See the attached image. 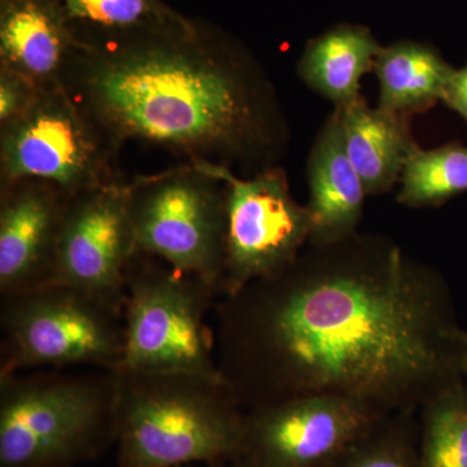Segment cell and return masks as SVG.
Wrapping results in <instances>:
<instances>
[{"instance_id": "1", "label": "cell", "mask_w": 467, "mask_h": 467, "mask_svg": "<svg viewBox=\"0 0 467 467\" xmlns=\"http://www.w3.org/2000/svg\"><path fill=\"white\" fill-rule=\"evenodd\" d=\"M434 276L380 239L312 245L216 306L217 365L245 410L308 396L413 414L448 387L462 340Z\"/></svg>"}, {"instance_id": "2", "label": "cell", "mask_w": 467, "mask_h": 467, "mask_svg": "<svg viewBox=\"0 0 467 467\" xmlns=\"http://www.w3.org/2000/svg\"><path fill=\"white\" fill-rule=\"evenodd\" d=\"M76 36L64 88L122 144L252 175L284 155L288 129L275 86L223 34L180 16Z\"/></svg>"}, {"instance_id": "3", "label": "cell", "mask_w": 467, "mask_h": 467, "mask_svg": "<svg viewBox=\"0 0 467 467\" xmlns=\"http://www.w3.org/2000/svg\"><path fill=\"white\" fill-rule=\"evenodd\" d=\"M245 409L220 376L116 370V467L236 462Z\"/></svg>"}, {"instance_id": "4", "label": "cell", "mask_w": 467, "mask_h": 467, "mask_svg": "<svg viewBox=\"0 0 467 467\" xmlns=\"http://www.w3.org/2000/svg\"><path fill=\"white\" fill-rule=\"evenodd\" d=\"M116 442V371L0 376V467H78Z\"/></svg>"}, {"instance_id": "5", "label": "cell", "mask_w": 467, "mask_h": 467, "mask_svg": "<svg viewBox=\"0 0 467 467\" xmlns=\"http://www.w3.org/2000/svg\"><path fill=\"white\" fill-rule=\"evenodd\" d=\"M0 333V376L82 367L116 371L124 362V312L69 285L2 297Z\"/></svg>"}, {"instance_id": "6", "label": "cell", "mask_w": 467, "mask_h": 467, "mask_svg": "<svg viewBox=\"0 0 467 467\" xmlns=\"http://www.w3.org/2000/svg\"><path fill=\"white\" fill-rule=\"evenodd\" d=\"M126 202L138 252L198 276L220 297L226 248L225 181L205 165L183 162L129 181Z\"/></svg>"}, {"instance_id": "7", "label": "cell", "mask_w": 467, "mask_h": 467, "mask_svg": "<svg viewBox=\"0 0 467 467\" xmlns=\"http://www.w3.org/2000/svg\"><path fill=\"white\" fill-rule=\"evenodd\" d=\"M217 299L198 276L138 252L126 272L121 368L221 377L216 333L208 325Z\"/></svg>"}, {"instance_id": "8", "label": "cell", "mask_w": 467, "mask_h": 467, "mask_svg": "<svg viewBox=\"0 0 467 467\" xmlns=\"http://www.w3.org/2000/svg\"><path fill=\"white\" fill-rule=\"evenodd\" d=\"M122 147L64 86L45 88L26 115L0 128V182L36 178L69 195L125 184Z\"/></svg>"}, {"instance_id": "9", "label": "cell", "mask_w": 467, "mask_h": 467, "mask_svg": "<svg viewBox=\"0 0 467 467\" xmlns=\"http://www.w3.org/2000/svg\"><path fill=\"white\" fill-rule=\"evenodd\" d=\"M205 167L227 187L221 299L294 263L310 242L312 217L306 205L295 201L287 174L278 165L250 178L238 177L232 169Z\"/></svg>"}, {"instance_id": "10", "label": "cell", "mask_w": 467, "mask_h": 467, "mask_svg": "<svg viewBox=\"0 0 467 467\" xmlns=\"http://www.w3.org/2000/svg\"><path fill=\"white\" fill-rule=\"evenodd\" d=\"M389 416L337 396H308L245 410L243 467H328Z\"/></svg>"}, {"instance_id": "11", "label": "cell", "mask_w": 467, "mask_h": 467, "mask_svg": "<svg viewBox=\"0 0 467 467\" xmlns=\"http://www.w3.org/2000/svg\"><path fill=\"white\" fill-rule=\"evenodd\" d=\"M126 186L99 187L69 195L52 281L88 292L121 312L126 272L138 254Z\"/></svg>"}, {"instance_id": "12", "label": "cell", "mask_w": 467, "mask_h": 467, "mask_svg": "<svg viewBox=\"0 0 467 467\" xmlns=\"http://www.w3.org/2000/svg\"><path fill=\"white\" fill-rule=\"evenodd\" d=\"M67 199L36 178L0 182V296L52 284Z\"/></svg>"}, {"instance_id": "13", "label": "cell", "mask_w": 467, "mask_h": 467, "mask_svg": "<svg viewBox=\"0 0 467 467\" xmlns=\"http://www.w3.org/2000/svg\"><path fill=\"white\" fill-rule=\"evenodd\" d=\"M78 38L58 0H0V67L39 88L64 86Z\"/></svg>"}, {"instance_id": "14", "label": "cell", "mask_w": 467, "mask_h": 467, "mask_svg": "<svg viewBox=\"0 0 467 467\" xmlns=\"http://www.w3.org/2000/svg\"><path fill=\"white\" fill-rule=\"evenodd\" d=\"M306 178L312 236L309 244H335L356 235L364 212V183L350 161L339 110L322 126L308 158Z\"/></svg>"}, {"instance_id": "15", "label": "cell", "mask_w": 467, "mask_h": 467, "mask_svg": "<svg viewBox=\"0 0 467 467\" xmlns=\"http://www.w3.org/2000/svg\"><path fill=\"white\" fill-rule=\"evenodd\" d=\"M339 110L344 142L368 196L391 190L400 181L402 168L417 149L409 117L368 107L359 97Z\"/></svg>"}, {"instance_id": "16", "label": "cell", "mask_w": 467, "mask_h": 467, "mask_svg": "<svg viewBox=\"0 0 467 467\" xmlns=\"http://www.w3.org/2000/svg\"><path fill=\"white\" fill-rule=\"evenodd\" d=\"M378 43L370 29L342 24L310 39L297 63V76L335 107L361 97V79L374 69Z\"/></svg>"}, {"instance_id": "17", "label": "cell", "mask_w": 467, "mask_h": 467, "mask_svg": "<svg viewBox=\"0 0 467 467\" xmlns=\"http://www.w3.org/2000/svg\"><path fill=\"white\" fill-rule=\"evenodd\" d=\"M373 72L379 82L378 109L410 119L441 100L454 67L431 46L401 41L380 47Z\"/></svg>"}, {"instance_id": "18", "label": "cell", "mask_w": 467, "mask_h": 467, "mask_svg": "<svg viewBox=\"0 0 467 467\" xmlns=\"http://www.w3.org/2000/svg\"><path fill=\"white\" fill-rule=\"evenodd\" d=\"M398 201L410 208L432 207L467 192V149L451 143L434 150L417 147L400 175Z\"/></svg>"}, {"instance_id": "19", "label": "cell", "mask_w": 467, "mask_h": 467, "mask_svg": "<svg viewBox=\"0 0 467 467\" xmlns=\"http://www.w3.org/2000/svg\"><path fill=\"white\" fill-rule=\"evenodd\" d=\"M420 467H467V393L448 386L423 407Z\"/></svg>"}, {"instance_id": "20", "label": "cell", "mask_w": 467, "mask_h": 467, "mask_svg": "<svg viewBox=\"0 0 467 467\" xmlns=\"http://www.w3.org/2000/svg\"><path fill=\"white\" fill-rule=\"evenodd\" d=\"M328 467H420V427L413 414L384 418Z\"/></svg>"}, {"instance_id": "21", "label": "cell", "mask_w": 467, "mask_h": 467, "mask_svg": "<svg viewBox=\"0 0 467 467\" xmlns=\"http://www.w3.org/2000/svg\"><path fill=\"white\" fill-rule=\"evenodd\" d=\"M67 20L85 33H117L174 20L181 15L161 0H58Z\"/></svg>"}, {"instance_id": "22", "label": "cell", "mask_w": 467, "mask_h": 467, "mask_svg": "<svg viewBox=\"0 0 467 467\" xmlns=\"http://www.w3.org/2000/svg\"><path fill=\"white\" fill-rule=\"evenodd\" d=\"M41 90L26 77L0 67V128L26 115Z\"/></svg>"}, {"instance_id": "23", "label": "cell", "mask_w": 467, "mask_h": 467, "mask_svg": "<svg viewBox=\"0 0 467 467\" xmlns=\"http://www.w3.org/2000/svg\"><path fill=\"white\" fill-rule=\"evenodd\" d=\"M441 101L467 119V64L461 69H454Z\"/></svg>"}, {"instance_id": "24", "label": "cell", "mask_w": 467, "mask_h": 467, "mask_svg": "<svg viewBox=\"0 0 467 467\" xmlns=\"http://www.w3.org/2000/svg\"><path fill=\"white\" fill-rule=\"evenodd\" d=\"M460 368L467 371V339H463L462 350H461Z\"/></svg>"}, {"instance_id": "25", "label": "cell", "mask_w": 467, "mask_h": 467, "mask_svg": "<svg viewBox=\"0 0 467 467\" xmlns=\"http://www.w3.org/2000/svg\"><path fill=\"white\" fill-rule=\"evenodd\" d=\"M187 467H243V466L239 465V463L233 462V463H227V465H223V466H187Z\"/></svg>"}]
</instances>
